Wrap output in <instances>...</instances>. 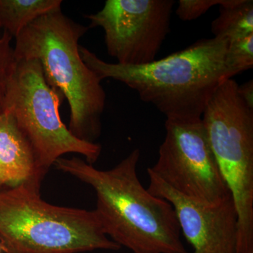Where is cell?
I'll use <instances>...</instances> for the list:
<instances>
[{"mask_svg":"<svg viewBox=\"0 0 253 253\" xmlns=\"http://www.w3.org/2000/svg\"><path fill=\"white\" fill-rule=\"evenodd\" d=\"M12 39L9 33L0 31V114L4 112L6 89L16 66Z\"/></svg>","mask_w":253,"mask_h":253,"instance_id":"5bb4252c","label":"cell"},{"mask_svg":"<svg viewBox=\"0 0 253 253\" xmlns=\"http://www.w3.org/2000/svg\"><path fill=\"white\" fill-rule=\"evenodd\" d=\"M41 188L0 189V245L5 253H80L121 249L94 211L54 206Z\"/></svg>","mask_w":253,"mask_h":253,"instance_id":"277c9868","label":"cell"},{"mask_svg":"<svg viewBox=\"0 0 253 253\" xmlns=\"http://www.w3.org/2000/svg\"><path fill=\"white\" fill-rule=\"evenodd\" d=\"M61 0H0V30L13 38L36 19L61 9Z\"/></svg>","mask_w":253,"mask_h":253,"instance_id":"8fae6325","label":"cell"},{"mask_svg":"<svg viewBox=\"0 0 253 253\" xmlns=\"http://www.w3.org/2000/svg\"><path fill=\"white\" fill-rule=\"evenodd\" d=\"M1 251H2V250H1V245H0V253H1Z\"/></svg>","mask_w":253,"mask_h":253,"instance_id":"e0dca14e","label":"cell"},{"mask_svg":"<svg viewBox=\"0 0 253 253\" xmlns=\"http://www.w3.org/2000/svg\"><path fill=\"white\" fill-rule=\"evenodd\" d=\"M226 61L231 78L253 67V33L228 44Z\"/></svg>","mask_w":253,"mask_h":253,"instance_id":"4fadbf2b","label":"cell"},{"mask_svg":"<svg viewBox=\"0 0 253 253\" xmlns=\"http://www.w3.org/2000/svg\"><path fill=\"white\" fill-rule=\"evenodd\" d=\"M225 0H180L176 14L181 21L197 19L207 13L212 6L224 4Z\"/></svg>","mask_w":253,"mask_h":253,"instance_id":"9a60e30c","label":"cell"},{"mask_svg":"<svg viewBox=\"0 0 253 253\" xmlns=\"http://www.w3.org/2000/svg\"><path fill=\"white\" fill-rule=\"evenodd\" d=\"M136 149L111 169H96L78 157L60 158L56 169L88 184L106 235L133 253H189L172 205L145 189L137 174Z\"/></svg>","mask_w":253,"mask_h":253,"instance_id":"6da1fadb","label":"cell"},{"mask_svg":"<svg viewBox=\"0 0 253 253\" xmlns=\"http://www.w3.org/2000/svg\"><path fill=\"white\" fill-rule=\"evenodd\" d=\"M238 93L245 104L253 110V80L238 86Z\"/></svg>","mask_w":253,"mask_h":253,"instance_id":"2e32d148","label":"cell"},{"mask_svg":"<svg viewBox=\"0 0 253 253\" xmlns=\"http://www.w3.org/2000/svg\"><path fill=\"white\" fill-rule=\"evenodd\" d=\"M89 29L57 9L23 30L15 38L14 51L16 61H39L48 84L68 101L69 130L78 139L95 143L101 134L106 93L80 53V40Z\"/></svg>","mask_w":253,"mask_h":253,"instance_id":"3957f363","label":"cell"},{"mask_svg":"<svg viewBox=\"0 0 253 253\" xmlns=\"http://www.w3.org/2000/svg\"><path fill=\"white\" fill-rule=\"evenodd\" d=\"M214 38L228 42L253 33V1L225 0L219 6V14L211 24Z\"/></svg>","mask_w":253,"mask_h":253,"instance_id":"7c38bea8","label":"cell"},{"mask_svg":"<svg viewBox=\"0 0 253 253\" xmlns=\"http://www.w3.org/2000/svg\"><path fill=\"white\" fill-rule=\"evenodd\" d=\"M235 80H226L203 113L213 154L238 213L236 253H253V110L238 93Z\"/></svg>","mask_w":253,"mask_h":253,"instance_id":"5b68a950","label":"cell"},{"mask_svg":"<svg viewBox=\"0 0 253 253\" xmlns=\"http://www.w3.org/2000/svg\"><path fill=\"white\" fill-rule=\"evenodd\" d=\"M228 42L202 39L173 54L141 66L109 63L80 46L83 61L100 80L121 82L153 105L166 120L201 119L208 101L226 80Z\"/></svg>","mask_w":253,"mask_h":253,"instance_id":"7a4b0ae2","label":"cell"},{"mask_svg":"<svg viewBox=\"0 0 253 253\" xmlns=\"http://www.w3.org/2000/svg\"><path fill=\"white\" fill-rule=\"evenodd\" d=\"M165 127L157 161L147 170L176 192L202 204H218L230 196L202 119L166 120Z\"/></svg>","mask_w":253,"mask_h":253,"instance_id":"52a82bcc","label":"cell"},{"mask_svg":"<svg viewBox=\"0 0 253 253\" xmlns=\"http://www.w3.org/2000/svg\"><path fill=\"white\" fill-rule=\"evenodd\" d=\"M173 0H107L95 14L84 15L89 28L104 31L105 44L117 63L152 62L170 31Z\"/></svg>","mask_w":253,"mask_h":253,"instance_id":"ba28073f","label":"cell"},{"mask_svg":"<svg viewBox=\"0 0 253 253\" xmlns=\"http://www.w3.org/2000/svg\"><path fill=\"white\" fill-rule=\"evenodd\" d=\"M10 78L4 112L12 115L26 136L44 174L62 156L82 155L93 165L99 159L101 146L78 139L63 123L60 115L63 95L49 85L39 61H16Z\"/></svg>","mask_w":253,"mask_h":253,"instance_id":"8992f818","label":"cell"},{"mask_svg":"<svg viewBox=\"0 0 253 253\" xmlns=\"http://www.w3.org/2000/svg\"><path fill=\"white\" fill-rule=\"evenodd\" d=\"M45 174L12 115L0 114V189L21 186L41 188Z\"/></svg>","mask_w":253,"mask_h":253,"instance_id":"30bf717a","label":"cell"},{"mask_svg":"<svg viewBox=\"0 0 253 253\" xmlns=\"http://www.w3.org/2000/svg\"><path fill=\"white\" fill-rule=\"evenodd\" d=\"M147 173L148 190L172 205L193 253H236L238 213L231 195L218 204H202L176 192L150 171Z\"/></svg>","mask_w":253,"mask_h":253,"instance_id":"9c48e42d","label":"cell"}]
</instances>
